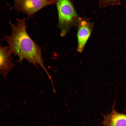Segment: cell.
I'll return each mask as SVG.
<instances>
[{"instance_id": "obj_1", "label": "cell", "mask_w": 126, "mask_h": 126, "mask_svg": "<svg viewBox=\"0 0 126 126\" xmlns=\"http://www.w3.org/2000/svg\"><path fill=\"white\" fill-rule=\"evenodd\" d=\"M16 20V24L9 21L12 32L6 38L9 49L12 53L19 57V61L26 59L36 66H39L51 79L43 61L41 48L33 41L27 32L25 18H17Z\"/></svg>"}, {"instance_id": "obj_2", "label": "cell", "mask_w": 126, "mask_h": 126, "mask_svg": "<svg viewBox=\"0 0 126 126\" xmlns=\"http://www.w3.org/2000/svg\"><path fill=\"white\" fill-rule=\"evenodd\" d=\"M56 4L58 17V26L61 36H64L73 27L77 26L80 17L70 0H58Z\"/></svg>"}, {"instance_id": "obj_3", "label": "cell", "mask_w": 126, "mask_h": 126, "mask_svg": "<svg viewBox=\"0 0 126 126\" xmlns=\"http://www.w3.org/2000/svg\"><path fill=\"white\" fill-rule=\"evenodd\" d=\"M77 26V49L78 52L80 53L83 51L91 35L93 24L88 19L80 17Z\"/></svg>"}, {"instance_id": "obj_4", "label": "cell", "mask_w": 126, "mask_h": 126, "mask_svg": "<svg viewBox=\"0 0 126 126\" xmlns=\"http://www.w3.org/2000/svg\"><path fill=\"white\" fill-rule=\"evenodd\" d=\"M14 7L18 11L30 17L44 7L50 5L47 0H14Z\"/></svg>"}, {"instance_id": "obj_5", "label": "cell", "mask_w": 126, "mask_h": 126, "mask_svg": "<svg viewBox=\"0 0 126 126\" xmlns=\"http://www.w3.org/2000/svg\"><path fill=\"white\" fill-rule=\"evenodd\" d=\"M115 102L110 112L102 115L103 120L101 124L105 126H126V114L119 113L115 109Z\"/></svg>"}, {"instance_id": "obj_6", "label": "cell", "mask_w": 126, "mask_h": 126, "mask_svg": "<svg viewBox=\"0 0 126 126\" xmlns=\"http://www.w3.org/2000/svg\"><path fill=\"white\" fill-rule=\"evenodd\" d=\"M12 54L8 46H0V71L4 78L14 66L11 58Z\"/></svg>"}, {"instance_id": "obj_7", "label": "cell", "mask_w": 126, "mask_h": 126, "mask_svg": "<svg viewBox=\"0 0 126 126\" xmlns=\"http://www.w3.org/2000/svg\"><path fill=\"white\" fill-rule=\"evenodd\" d=\"M99 6L105 8L110 6L119 5L121 4L120 0H98Z\"/></svg>"}, {"instance_id": "obj_8", "label": "cell", "mask_w": 126, "mask_h": 126, "mask_svg": "<svg viewBox=\"0 0 126 126\" xmlns=\"http://www.w3.org/2000/svg\"><path fill=\"white\" fill-rule=\"evenodd\" d=\"M51 4V5L54 4H56L58 0H47Z\"/></svg>"}]
</instances>
